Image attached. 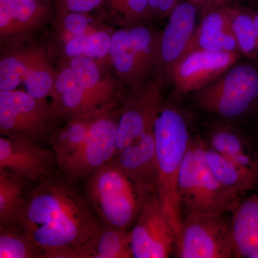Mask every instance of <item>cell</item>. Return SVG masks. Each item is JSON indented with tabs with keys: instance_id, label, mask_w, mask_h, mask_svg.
<instances>
[{
	"instance_id": "6da1fadb",
	"label": "cell",
	"mask_w": 258,
	"mask_h": 258,
	"mask_svg": "<svg viewBox=\"0 0 258 258\" xmlns=\"http://www.w3.org/2000/svg\"><path fill=\"white\" fill-rule=\"evenodd\" d=\"M88 201L70 181L47 178L25 200L15 225L43 257L79 258L78 248L101 224Z\"/></svg>"
},
{
	"instance_id": "7a4b0ae2",
	"label": "cell",
	"mask_w": 258,
	"mask_h": 258,
	"mask_svg": "<svg viewBox=\"0 0 258 258\" xmlns=\"http://www.w3.org/2000/svg\"><path fill=\"white\" fill-rule=\"evenodd\" d=\"M154 137L157 193L177 235L183 219L178 179L191 139L187 121L179 108L162 102L154 122Z\"/></svg>"
},
{
	"instance_id": "3957f363",
	"label": "cell",
	"mask_w": 258,
	"mask_h": 258,
	"mask_svg": "<svg viewBox=\"0 0 258 258\" xmlns=\"http://www.w3.org/2000/svg\"><path fill=\"white\" fill-rule=\"evenodd\" d=\"M155 190L113 159L88 177L86 184L88 202L102 222L125 230H132L144 202Z\"/></svg>"
},
{
	"instance_id": "277c9868",
	"label": "cell",
	"mask_w": 258,
	"mask_h": 258,
	"mask_svg": "<svg viewBox=\"0 0 258 258\" xmlns=\"http://www.w3.org/2000/svg\"><path fill=\"white\" fill-rule=\"evenodd\" d=\"M206 144L191 137L178 179V194L182 217L189 214L232 213L240 199L216 179L207 161Z\"/></svg>"
},
{
	"instance_id": "5b68a950",
	"label": "cell",
	"mask_w": 258,
	"mask_h": 258,
	"mask_svg": "<svg viewBox=\"0 0 258 258\" xmlns=\"http://www.w3.org/2000/svg\"><path fill=\"white\" fill-rule=\"evenodd\" d=\"M195 97L202 109L225 119L247 116L258 109V62H236Z\"/></svg>"
},
{
	"instance_id": "8992f818",
	"label": "cell",
	"mask_w": 258,
	"mask_h": 258,
	"mask_svg": "<svg viewBox=\"0 0 258 258\" xmlns=\"http://www.w3.org/2000/svg\"><path fill=\"white\" fill-rule=\"evenodd\" d=\"M161 32L144 24L112 32L109 63L117 77L129 88L145 83L159 68Z\"/></svg>"
},
{
	"instance_id": "52a82bcc",
	"label": "cell",
	"mask_w": 258,
	"mask_h": 258,
	"mask_svg": "<svg viewBox=\"0 0 258 258\" xmlns=\"http://www.w3.org/2000/svg\"><path fill=\"white\" fill-rule=\"evenodd\" d=\"M120 108L116 101L111 103L97 118L79 147L57 164L70 182L89 177L114 159Z\"/></svg>"
},
{
	"instance_id": "ba28073f",
	"label": "cell",
	"mask_w": 258,
	"mask_h": 258,
	"mask_svg": "<svg viewBox=\"0 0 258 258\" xmlns=\"http://www.w3.org/2000/svg\"><path fill=\"white\" fill-rule=\"evenodd\" d=\"M227 215H184L176 237L175 257H235L231 237V219Z\"/></svg>"
},
{
	"instance_id": "9c48e42d",
	"label": "cell",
	"mask_w": 258,
	"mask_h": 258,
	"mask_svg": "<svg viewBox=\"0 0 258 258\" xmlns=\"http://www.w3.org/2000/svg\"><path fill=\"white\" fill-rule=\"evenodd\" d=\"M130 232L134 258H166L174 253L175 230L157 190L144 202Z\"/></svg>"
},
{
	"instance_id": "30bf717a",
	"label": "cell",
	"mask_w": 258,
	"mask_h": 258,
	"mask_svg": "<svg viewBox=\"0 0 258 258\" xmlns=\"http://www.w3.org/2000/svg\"><path fill=\"white\" fill-rule=\"evenodd\" d=\"M160 78L130 87L123 96L117 129L116 155L154 127L163 102Z\"/></svg>"
},
{
	"instance_id": "8fae6325",
	"label": "cell",
	"mask_w": 258,
	"mask_h": 258,
	"mask_svg": "<svg viewBox=\"0 0 258 258\" xmlns=\"http://www.w3.org/2000/svg\"><path fill=\"white\" fill-rule=\"evenodd\" d=\"M53 119L50 103L26 91L0 90V134L32 141L43 137Z\"/></svg>"
},
{
	"instance_id": "7c38bea8",
	"label": "cell",
	"mask_w": 258,
	"mask_h": 258,
	"mask_svg": "<svg viewBox=\"0 0 258 258\" xmlns=\"http://www.w3.org/2000/svg\"><path fill=\"white\" fill-rule=\"evenodd\" d=\"M240 52L193 50L181 59L173 71V96L181 98L195 93L215 81L236 62Z\"/></svg>"
},
{
	"instance_id": "4fadbf2b",
	"label": "cell",
	"mask_w": 258,
	"mask_h": 258,
	"mask_svg": "<svg viewBox=\"0 0 258 258\" xmlns=\"http://www.w3.org/2000/svg\"><path fill=\"white\" fill-rule=\"evenodd\" d=\"M54 161L53 151L37 145L35 141L17 136L0 137V170L24 179L43 181L48 178Z\"/></svg>"
},
{
	"instance_id": "5bb4252c",
	"label": "cell",
	"mask_w": 258,
	"mask_h": 258,
	"mask_svg": "<svg viewBox=\"0 0 258 258\" xmlns=\"http://www.w3.org/2000/svg\"><path fill=\"white\" fill-rule=\"evenodd\" d=\"M198 7L189 1L179 2L169 15L161 32L160 68L166 79H171L176 66L191 49L196 30Z\"/></svg>"
},
{
	"instance_id": "9a60e30c",
	"label": "cell",
	"mask_w": 258,
	"mask_h": 258,
	"mask_svg": "<svg viewBox=\"0 0 258 258\" xmlns=\"http://www.w3.org/2000/svg\"><path fill=\"white\" fill-rule=\"evenodd\" d=\"M232 8L222 3L203 10V18L197 26L189 52L193 50L240 52L232 30Z\"/></svg>"
},
{
	"instance_id": "2e32d148",
	"label": "cell",
	"mask_w": 258,
	"mask_h": 258,
	"mask_svg": "<svg viewBox=\"0 0 258 258\" xmlns=\"http://www.w3.org/2000/svg\"><path fill=\"white\" fill-rule=\"evenodd\" d=\"M47 16V8L40 0H0L1 41L31 35L43 25Z\"/></svg>"
},
{
	"instance_id": "e0dca14e",
	"label": "cell",
	"mask_w": 258,
	"mask_h": 258,
	"mask_svg": "<svg viewBox=\"0 0 258 258\" xmlns=\"http://www.w3.org/2000/svg\"><path fill=\"white\" fill-rule=\"evenodd\" d=\"M50 97L52 98L50 106L53 118L70 120L103 106L97 104L81 87L74 71L67 63L57 73Z\"/></svg>"
},
{
	"instance_id": "ac0fdd59",
	"label": "cell",
	"mask_w": 258,
	"mask_h": 258,
	"mask_svg": "<svg viewBox=\"0 0 258 258\" xmlns=\"http://www.w3.org/2000/svg\"><path fill=\"white\" fill-rule=\"evenodd\" d=\"M231 237L235 257L258 255V195L240 200L232 212Z\"/></svg>"
},
{
	"instance_id": "d6986e66",
	"label": "cell",
	"mask_w": 258,
	"mask_h": 258,
	"mask_svg": "<svg viewBox=\"0 0 258 258\" xmlns=\"http://www.w3.org/2000/svg\"><path fill=\"white\" fill-rule=\"evenodd\" d=\"M113 161L129 174L157 189L154 127L117 154Z\"/></svg>"
},
{
	"instance_id": "ffe728a7",
	"label": "cell",
	"mask_w": 258,
	"mask_h": 258,
	"mask_svg": "<svg viewBox=\"0 0 258 258\" xmlns=\"http://www.w3.org/2000/svg\"><path fill=\"white\" fill-rule=\"evenodd\" d=\"M79 258H132L130 230L101 223L77 249Z\"/></svg>"
},
{
	"instance_id": "44dd1931",
	"label": "cell",
	"mask_w": 258,
	"mask_h": 258,
	"mask_svg": "<svg viewBox=\"0 0 258 258\" xmlns=\"http://www.w3.org/2000/svg\"><path fill=\"white\" fill-rule=\"evenodd\" d=\"M67 64L76 75L78 82L99 106L115 101L116 86L113 80L106 76L98 61L87 57H73Z\"/></svg>"
},
{
	"instance_id": "7402d4cb",
	"label": "cell",
	"mask_w": 258,
	"mask_h": 258,
	"mask_svg": "<svg viewBox=\"0 0 258 258\" xmlns=\"http://www.w3.org/2000/svg\"><path fill=\"white\" fill-rule=\"evenodd\" d=\"M46 57L45 51L39 47H18L8 51L0 60V90L17 89Z\"/></svg>"
},
{
	"instance_id": "603a6c76",
	"label": "cell",
	"mask_w": 258,
	"mask_h": 258,
	"mask_svg": "<svg viewBox=\"0 0 258 258\" xmlns=\"http://www.w3.org/2000/svg\"><path fill=\"white\" fill-rule=\"evenodd\" d=\"M115 101L74 117L52 136L50 144L57 164L71 155L79 147L88 137L97 118Z\"/></svg>"
},
{
	"instance_id": "cb8c5ba5",
	"label": "cell",
	"mask_w": 258,
	"mask_h": 258,
	"mask_svg": "<svg viewBox=\"0 0 258 258\" xmlns=\"http://www.w3.org/2000/svg\"><path fill=\"white\" fill-rule=\"evenodd\" d=\"M206 145L237 164L258 171L257 156L243 135L232 127L217 125L210 132Z\"/></svg>"
},
{
	"instance_id": "d4e9b609",
	"label": "cell",
	"mask_w": 258,
	"mask_h": 258,
	"mask_svg": "<svg viewBox=\"0 0 258 258\" xmlns=\"http://www.w3.org/2000/svg\"><path fill=\"white\" fill-rule=\"evenodd\" d=\"M205 155L214 175L227 189L240 195L257 186V170L237 164L207 145Z\"/></svg>"
},
{
	"instance_id": "484cf974",
	"label": "cell",
	"mask_w": 258,
	"mask_h": 258,
	"mask_svg": "<svg viewBox=\"0 0 258 258\" xmlns=\"http://www.w3.org/2000/svg\"><path fill=\"white\" fill-rule=\"evenodd\" d=\"M111 35L106 27L103 26L76 37L62 45L64 55L68 59L83 56L100 63H109Z\"/></svg>"
},
{
	"instance_id": "4316f807",
	"label": "cell",
	"mask_w": 258,
	"mask_h": 258,
	"mask_svg": "<svg viewBox=\"0 0 258 258\" xmlns=\"http://www.w3.org/2000/svg\"><path fill=\"white\" fill-rule=\"evenodd\" d=\"M23 178L0 170V223L15 225L25 199L23 198Z\"/></svg>"
},
{
	"instance_id": "83f0119b",
	"label": "cell",
	"mask_w": 258,
	"mask_h": 258,
	"mask_svg": "<svg viewBox=\"0 0 258 258\" xmlns=\"http://www.w3.org/2000/svg\"><path fill=\"white\" fill-rule=\"evenodd\" d=\"M43 257L42 252L16 225L0 227V258Z\"/></svg>"
},
{
	"instance_id": "f1b7e54d",
	"label": "cell",
	"mask_w": 258,
	"mask_h": 258,
	"mask_svg": "<svg viewBox=\"0 0 258 258\" xmlns=\"http://www.w3.org/2000/svg\"><path fill=\"white\" fill-rule=\"evenodd\" d=\"M232 26L240 53L258 62L257 32L251 10L232 8Z\"/></svg>"
},
{
	"instance_id": "f546056e",
	"label": "cell",
	"mask_w": 258,
	"mask_h": 258,
	"mask_svg": "<svg viewBox=\"0 0 258 258\" xmlns=\"http://www.w3.org/2000/svg\"><path fill=\"white\" fill-rule=\"evenodd\" d=\"M58 19V38L62 45L103 26L88 13L68 12L59 14Z\"/></svg>"
},
{
	"instance_id": "4dcf8cb0",
	"label": "cell",
	"mask_w": 258,
	"mask_h": 258,
	"mask_svg": "<svg viewBox=\"0 0 258 258\" xmlns=\"http://www.w3.org/2000/svg\"><path fill=\"white\" fill-rule=\"evenodd\" d=\"M110 4L129 25L143 24L152 18L149 0H110Z\"/></svg>"
},
{
	"instance_id": "1f68e13d",
	"label": "cell",
	"mask_w": 258,
	"mask_h": 258,
	"mask_svg": "<svg viewBox=\"0 0 258 258\" xmlns=\"http://www.w3.org/2000/svg\"><path fill=\"white\" fill-rule=\"evenodd\" d=\"M103 0H61L60 13L68 12L89 13L101 4Z\"/></svg>"
},
{
	"instance_id": "d6a6232c",
	"label": "cell",
	"mask_w": 258,
	"mask_h": 258,
	"mask_svg": "<svg viewBox=\"0 0 258 258\" xmlns=\"http://www.w3.org/2000/svg\"><path fill=\"white\" fill-rule=\"evenodd\" d=\"M180 0H149L152 18H168Z\"/></svg>"
},
{
	"instance_id": "836d02e7",
	"label": "cell",
	"mask_w": 258,
	"mask_h": 258,
	"mask_svg": "<svg viewBox=\"0 0 258 258\" xmlns=\"http://www.w3.org/2000/svg\"><path fill=\"white\" fill-rule=\"evenodd\" d=\"M188 1L198 7V8L199 7H203V10L213 5L222 4V0H188Z\"/></svg>"
},
{
	"instance_id": "e575fe53",
	"label": "cell",
	"mask_w": 258,
	"mask_h": 258,
	"mask_svg": "<svg viewBox=\"0 0 258 258\" xmlns=\"http://www.w3.org/2000/svg\"><path fill=\"white\" fill-rule=\"evenodd\" d=\"M252 18H253L254 25H255L256 32H257V42H258V8L254 10H251Z\"/></svg>"
},
{
	"instance_id": "d590c367",
	"label": "cell",
	"mask_w": 258,
	"mask_h": 258,
	"mask_svg": "<svg viewBox=\"0 0 258 258\" xmlns=\"http://www.w3.org/2000/svg\"><path fill=\"white\" fill-rule=\"evenodd\" d=\"M257 8H258V3H257Z\"/></svg>"
},
{
	"instance_id": "8d00e7d4",
	"label": "cell",
	"mask_w": 258,
	"mask_h": 258,
	"mask_svg": "<svg viewBox=\"0 0 258 258\" xmlns=\"http://www.w3.org/2000/svg\"><path fill=\"white\" fill-rule=\"evenodd\" d=\"M256 258H258V255L257 256V257H256Z\"/></svg>"
}]
</instances>
